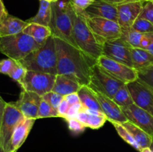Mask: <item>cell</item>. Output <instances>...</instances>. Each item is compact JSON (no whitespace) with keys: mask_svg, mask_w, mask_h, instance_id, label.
Returning <instances> with one entry per match:
<instances>
[{"mask_svg":"<svg viewBox=\"0 0 153 152\" xmlns=\"http://www.w3.org/2000/svg\"><path fill=\"white\" fill-rule=\"evenodd\" d=\"M58 58V75L74 79L82 86L89 85L91 68L96 61L86 56L78 48L53 37Z\"/></svg>","mask_w":153,"mask_h":152,"instance_id":"1","label":"cell"},{"mask_svg":"<svg viewBox=\"0 0 153 152\" xmlns=\"http://www.w3.org/2000/svg\"><path fill=\"white\" fill-rule=\"evenodd\" d=\"M27 70L58 75V58L53 36H50L41 46L19 61Z\"/></svg>","mask_w":153,"mask_h":152,"instance_id":"2","label":"cell"},{"mask_svg":"<svg viewBox=\"0 0 153 152\" xmlns=\"http://www.w3.org/2000/svg\"><path fill=\"white\" fill-rule=\"evenodd\" d=\"M73 37L76 46L88 58L97 62L102 55V45L99 43L94 37L84 15L73 10Z\"/></svg>","mask_w":153,"mask_h":152,"instance_id":"3","label":"cell"},{"mask_svg":"<svg viewBox=\"0 0 153 152\" xmlns=\"http://www.w3.org/2000/svg\"><path fill=\"white\" fill-rule=\"evenodd\" d=\"M52 19L51 23L52 36L76 46L73 37V8L69 0L52 2Z\"/></svg>","mask_w":153,"mask_h":152,"instance_id":"4","label":"cell"},{"mask_svg":"<svg viewBox=\"0 0 153 152\" xmlns=\"http://www.w3.org/2000/svg\"><path fill=\"white\" fill-rule=\"evenodd\" d=\"M41 46L24 32L0 37V52L16 61L25 58Z\"/></svg>","mask_w":153,"mask_h":152,"instance_id":"5","label":"cell"},{"mask_svg":"<svg viewBox=\"0 0 153 152\" xmlns=\"http://www.w3.org/2000/svg\"><path fill=\"white\" fill-rule=\"evenodd\" d=\"M124 84L126 83L111 75L97 63L91 66L88 85L91 89L112 99L118 89Z\"/></svg>","mask_w":153,"mask_h":152,"instance_id":"6","label":"cell"},{"mask_svg":"<svg viewBox=\"0 0 153 152\" xmlns=\"http://www.w3.org/2000/svg\"><path fill=\"white\" fill-rule=\"evenodd\" d=\"M85 18L88 27L101 45L106 42L117 40L122 36V28L117 22L100 17Z\"/></svg>","mask_w":153,"mask_h":152,"instance_id":"7","label":"cell"},{"mask_svg":"<svg viewBox=\"0 0 153 152\" xmlns=\"http://www.w3.org/2000/svg\"><path fill=\"white\" fill-rule=\"evenodd\" d=\"M25 119L22 113L11 103H7L0 127V145L5 152H8L10 139L15 128Z\"/></svg>","mask_w":153,"mask_h":152,"instance_id":"8","label":"cell"},{"mask_svg":"<svg viewBox=\"0 0 153 152\" xmlns=\"http://www.w3.org/2000/svg\"><path fill=\"white\" fill-rule=\"evenodd\" d=\"M55 77L56 75H55L28 70L19 85L22 90L35 92L43 96L52 90Z\"/></svg>","mask_w":153,"mask_h":152,"instance_id":"9","label":"cell"},{"mask_svg":"<svg viewBox=\"0 0 153 152\" xmlns=\"http://www.w3.org/2000/svg\"><path fill=\"white\" fill-rule=\"evenodd\" d=\"M97 63L111 75L126 84L138 79L137 71L135 69L110 59L104 55L100 56Z\"/></svg>","mask_w":153,"mask_h":152,"instance_id":"10","label":"cell"},{"mask_svg":"<svg viewBox=\"0 0 153 152\" xmlns=\"http://www.w3.org/2000/svg\"><path fill=\"white\" fill-rule=\"evenodd\" d=\"M131 47L122 38L105 43L102 45V55L110 59L132 67Z\"/></svg>","mask_w":153,"mask_h":152,"instance_id":"11","label":"cell"},{"mask_svg":"<svg viewBox=\"0 0 153 152\" xmlns=\"http://www.w3.org/2000/svg\"><path fill=\"white\" fill-rule=\"evenodd\" d=\"M134 104L153 116V91L140 80L126 83Z\"/></svg>","mask_w":153,"mask_h":152,"instance_id":"12","label":"cell"},{"mask_svg":"<svg viewBox=\"0 0 153 152\" xmlns=\"http://www.w3.org/2000/svg\"><path fill=\"white\" fill-rule=\"evenodd\" d=\"M146 2L143 0H133L117 5V22L122 30L128 31L140 16L143 6Z\"/></svg>","mask_w":153,"mask_h":152,"instance_id":"13","label":"cell"},{"mask_svg":"<svg viewBox=\"0 0 153 152\" xmlns=\"http://www.w3.org/2000/svg\"><path fill=\"white\" fill-rule=\"evenodd\" d=\"M127 119L137 127L153 136V116L136 104L121 107Z\"/></svg>","mask_w":153,"mask_h":152,"instance_id":"14","label":"cell"},{"mask_svg":"<svg viewBox=\"0 0 153 152\" xmlns=\"http://www.w3.org/2000/svg\"><path fill=\"white\" fill-rule=\"evenodd\" d=\"M41 100L42 96L38 94L22 90L19 95V99L16 102H13V104L22 113L25 118L37 119Z\"/></svg>","mask_w":153,"mask_h":152,"instance_id":"15","label":"cell"},{"mask_svg":"<svg viewBox=\"0 0 153 152\" xmlns=\"http://www.w3.org/2000/svg\"><path fill=\"white\" fill-rule=\"evenodd\" d=\"M85 17H100L117 22V5L102 0H95L83 13Z\"/></svg>","mask_w":153,"mask_h":152,"instance_id":"16","label":"cell"},{"mask_svg":"<svg viewBox=\"0 0 153 152\" xmlns=\"http://www.w3.org/2000/svg\"><path fill=\"white\" fill-rule=\"evenodd\" d=\"M93 90L95 92L97 100L101 106L102 112L107 118V120H108L110 122H120V123H123L128 121L126 116L121 110V107L118 106L113 101V99L94 89Z\"/></svg>","mask_w":153,"mask_h":152,"instance_id":"17","label":"cell"},{"mask_svg":"<svg viewBox=\"0 0 153 152\" xmlns=\"http://www.w3.org/2000/svg\"><path fill=\"white\" fill-rule=\"evenodd\" d=\"M36 119L25 118L15 128L10 142L8 152H17L26 140Z\"/></svg>","mask_w":153,"mask_h":152,"instance_id":"18","label":"cell"},{"mask_svg":"<svg viewBox=\"0 0 153 152\" xmlns=\"http://www.w3.org/2000/svg\"><path fill=\"white\" fill-rule=\"evenodd\" d=\"M76 119L80 121L86 128L94 130L102 128L107 121L104 113L85 108L77 115Z\"/></svg>","mask_w":153,"mask_h":152,"instance_id":"19","label":"cell"},{"mask_svg":"<svg viewBox=\"0 0 153 152\" xmlns=\"http://www.w3.org/2000/svg\"><path fill=\"white\" fill-rule=\"evenodd\" d=\"M81 86L82 85L74 79L63 75H57L52 91L63 96H66L70 94L77 92Z\"/></svg>","mask_w":153,"mask_h":152,"instance_id":"20","label":"cell"},{"mask_svg":"<svg viewBox=\"0 0 153 152\" xmlns=\"http://www.w3.org/2000/svg\"><path fill=\"white\" fill-rule=\"evenodd\" d=\"M28 24L27 21H23L8 14L7 17L0 22V37L13 35L22 32Z\"/></svg>","mask_w":153,"mask_h":152,"instance_id":"21","label":"cell"},{"mask_svg":"<svg viewBox=\"0 0 153 152\" xmlns=\"http://www.w3.org/2000/svg\"><path fill=\"white\" fill-rule=\"evenodd\" d=\"M52 19V4L47 0H40V6L37 14L28 19V23H36L50 27Z\"/></svg>","mask_w":153,"mask_h":152,"instance_id":"22","label":"cell"},{"mask_svg":"<svg viewBox=\"0 0 153 152\" xmlns=\"http://www.w3.org/2000/svg\"><path fill=\"white\" fill-rule=\"evenodd\" d=\"M131 60L133 68L140 70L153 65V54L142 48H131Z\"/></svg>","mask_w":153,"mask_h":152,"instance_id":"23","label":"cell"},{"mask_svg":"<svg viewBox=\"0 0 153 152\" xmlns=\"http://www.w3.org/2000/svg\"><path fill=\"white\" fill-rule=\"evenodd\" d=\"M80 103L85 109L97 110L103 113L94 91L88 85H83L77 92Z\"/></svg>","mask_w":153,"mask_h":152,"instance_id":"24","label":"cell"},{"mask_svg":"<svg viewBox=\"0 0 153 152\" xmlns=\"http://www.w3.org/2000/svg\"><path fill=\"white\" fill-rule=\"evenodd\" d=\"M122 125L131 134V135L132 136L134 139L137 143L139 147L140 148V150L142 148H144L150 147L152 140V136L149 135V134L145 132L143 130H142L141 128H140L129 121L123 122V123H122Z\"/></svg>","mask_w":153,"mask_h":152,"instance_id":"25","label":"cell"},{"mask_svg":"<svg viewBox=\"0 0 153 152\" xmlns=\"http://www.w3.org/2000/svg\"><path fill=\"white\" fill-rule=\"evenodd\" d=\"M22 32L32 37L37 43L40 45H43L46 41V40L52 35V29L50 27L44 26L36 23H28L24 28Z\"/></svg>","mask_w":153,"mask_h":152,"instance_id":"26","label":"cell"},{"mask_svg":"<svg viewBox=\"0 0 153 152\" xmlns=\"http://www.w3.org/2000/svg\"><path fill=\"white\" fill-rule=\"evenodd\" d=\"M112 99L120 107H127L134 104L126 84H124L118 89Z\"/></svg>","mask_w":153,"mask_h":152,"instance_id":"27","label":"cell"},{"mask_svg":"<svg viewBox=\"0 0 153 152\" xmlns=\"http://www.w3.org/2000/svg\"><path fill=\"white\" fill-rule=\"evenodd\" d=\"M145 34L137 32L132 29L125 31L123 30L120 38L125 40L131 48H140L141 41Z\"/></svg>","mask_w":153,"mask_h":152,"instance_id":"28","label":"cell"},{"mask_svg":"<svg viewBox=\"0 0 153 152\" xmlns=\"http://www.w3.org/2000/svg\"><path fill=\"white\" fill-rule=\"evenodd\" d=\"M111 123L113 125V126L114 127L115 130L117 131V134H119L120 137L124 141L128 143V145H130L131 146H132L134 149L140 151V148L139 147L137 143L136 142L135 140L134 139V138H133L132 136L131 135V134L128 132V130L122 125V123L116 122H111Z\"/></svg>","mask_w":153,"mask_h":152,"instance_id":"29","label":"cell"},{"mask_svg":"<svg viewBox=\"0 0 153 152\" xmlns=\"http://www.w3.org/2000/svg\"><path fill=\"white\" fill-rule=\"evenodd\" d=\"M52 117H58V110L53 108L47 101H46L42 98L40 106H39L38 113H37V119Z\"/></svg>","mask_w":153,"mask_h":152,"instance_id":"30","label":"cell"},{"mask_svg":"<svg viewBox=\"0 0 153 152\" xmlns=\"http://www.w3.org/2000/svg\"><path fill=\"white\" fill-rule=\"evenodd\" d=\"M131 29L142 34H153V25L150 22L143 18H137Z\"/></svg>","mask_w":153,"mask_h":152,"instance_id":"31","label":"cell"},{"mask_svg":"<svg viewBox=\"0 0 153 152\" xmlns=\"http://www.w3.org/2000/svg\"><path fill=\"white\" fill-rule=\"evenodd\" d=\"M138 80L153 88V65L146 68L137 70Z\"/></svg>","mask_w":153,"mask_h":152,"instance_id":"32","label":"cell"},{"mask_svg":"<svg viewBox=\"0 0 153 152\" xmlns=\"http://www.w3.org/2000/svg\"><path fill=\"white\" fill-rule=\"evenodd\" d=\"M27 71H28V70H27L19 62V61H16V65L13 67V69H12V71L10 72V75H9L8 76L10 78L13 79V80L17 82L19 84H20L21 82L22 81L23 78L25 77Z\"/></svg>","mask_w":153,"mask_h":152,"instance_id":"33","label":"cell"},{"mask_svg":"<svg viewBox=\"0 0 153 152\" xmlns=\"http://www.w3.org/2000/svg\"><path fill=\"white\" fill-rule=\"evenodd\" d=\"M42 98H43L45 101H47L53 108L56 109L57 110L58 106L60 105L61 101H62L63 99L64 98V96L57 93V92H53V91H50V92H47V93H46L45 95H43V96H42Z\"/></svg>","mask_w":153,"mask_h":152,"instance_id":"34","label":"cell"},{"mask_svg":"<svg viewBox=\"0 0 153 152\" xmlns=\"http://www.w3.org/2000/svg\"><path fill=\"white\" fill-rule=\"evenodd\" d=\"M94 1L95 0H69L72 8L77 13H83Z\"/></svg>","mask_w":153,"mask_h":152,"instance_id":"35","label":"cell"},{"mask_svg":"<svg viewBox=\"0 0 153 152\" xmlns=\"http://www.w3.org/2000/svg\"><path fill=\"white\" fill-rule=\"evenodd\" d=\"M139 17L146 19L153 25V0H149L144 3Z\"/></svg>","mask_w":153,"mask_h":152,"instance_id":"36","label":"cell"},{"mask_svg":"<svg viewBox=\"0 0 153 152\" xmlns=\"http://www.w3.org/2000/svg\"><path fill=\"white\" fill-rule=\"evenodd\" d=\"M66 121L68 124V128L70 131L75 134H79L84 132L86 128V127L76 118L67 119H66Z\"/></svg>","mask_w":153,"mask_h":152,"instance_id":"37","label":"cell"},{"mask_svg":"<svg viewBox=\"0 0 153 152\" xmlns=\"http://www.w3.org/2000/svg\"><path fill=\"white\" fill-rule=\"evenodd\" d=\"M16 63V61L11 58H7L0 61V73L9 75Z\"/></svg>","mask_w":153,"mask_h":152,"instance_id":"38","label":"cell"},{"mask_svg":"<svg viewBox=\"0 0 153 152\" xmlns=\"http://www.w3.org/2000/svg\"><path fill=\"white\" fill-rule=\"evenodd\" d=\"M83 106L81 103H78V104H73L71 105L69 108L68 112L67 113V116L64 118V119H72V118H76L77 116V115L83 110Z\"/></svg>","mask_w":153,"mask_h":152,"instance_id":"39","label":"cell"},{"mask_svg":"<svg viewBox=\"0 0 153 152\" xmlns=\"http://www.w3.org/2000/svg\"><path fill=\"white\" fill-rule=\"evenodd\" d=\"M70 107V104H69L68 102L66 101L65 98H64L63 101H61V104H60V105L58 106V109H57L58 113V117L64 119V118L66 117V116H67V112H68Z\"/></svg>","mask_w":153,"mask_h":152,"instance_id":"40","label":"cell"},{"mask_svg":"<svg viewBox=\"0 0 153 152\" xmlns=\"http://www.w3.org/2000/svg\"><path fill=\"white\" fill-rule=\"evenodd\" d=\"M66 101L68 102V104L70 106L73 105V104H78V103H80V99H79V95H78L77 92H75V93L70 94V95H67L66 96H64Z\"/></svg>","mask_w":153,"mask_h":152,"instance_id":"41","label":"cell"},{"mask_svg":"<svg viewBox=\"0 0 153 152\" xmlns=\"http://www.w3.org/2000/svg\"><path fill=\"white\" fill-rule=\"evenodd\" d=\"M152 41V34H144V36H143V40H142L141 41V46H140V48L144 49H147L148 47L150 46Z\"/></svg>","mask_w":153,"mask_h":152,"instance_id":"42","label":"cell"},{"mask_svg":"<svg viewBox=\"0 0 153 152\" xmlns=\"http://www.w3.org/2000/svg\"><path fill=\"white\" fill-rule=\"evenodd\" d=\"M7 15H8V13H7L2 1L0 0V22H1L4 18L7 17Z\"/></svg>","mask_w":153,"mask_h":152,"instance_id":"43","label":"cell"},{"mask_svg":"<svg viewBox=\"0 0 153 152\" xmlns=\"http://www.w3.org/2000/svg\"><path fill=\"white\" fill-rule=\"evenodd\" d=\"M6 105H7V102L3 100V98L0 96V127H1V120H2V116L4 114V109H5Z\"/></svg>","mask_w":153,"mask_h":152,"instance_id":"44","label":"cell"},{"mask_svg":"<svg viewBox=\"0 0 153 152\" xmlns=\"http://www.w3.org/2000/svg\"><path fill=\"white\" fill-rule=\"evenodd\" d=\"M102 1H106V2L111 3V4H117V5H118V4H122V3L133 1V0H102Z\"/></svg>","mask_w":153,"mask_h":152,"instance_id":"45","label":"cell"},{"mask_svg":"<svg viewBox=\"0 0 153 152\" xmlns=\"http://www.w3.org/2000/svg\"><path fill=\"white\" fill-rule=\"evenodd\" d=\"M152 43H151L150 46L148 47L147 50H149L151 53L153 54V34H152Z\"/></svg>","mask_w":153,"mask_h":152,"instance_id":"46","label":"cell"},{"mask_svg":"<svg viewBox=\"0 0 153 152\" xmlns=\"http://www.w3.org/2000/svg\"><path fill=\"white\" fill-rule=\"evenodd\" d=\"M140 152H152V151L150 149V148L149 147V148H142Z\"/></svg>","mask_w":153,"mask_h":152,"instance_id":"47","label":"cell"},{"mask_svg":"<svg viewBox=\"0 0 153 152\" xmlns=\"http://www.w3.org/2000/svg\"><path fill=\"white\" fill-rule=\"evenodd\" d=\"M152 143H151V145H150V149L151 150H152V151L153 152V136H152Z\"/></svg>","mask_w":153,"mask_h":152,"instance_id":"48","label":"cell"},{"mask_svg":"<svg viewBox=\"0 0 153 152\" xmlns=\"http://www.w3.org/2000/svg\"><path fill=\"white\" fill-rule=\"evenodd\" d=\"M0 152H5L4 151V149L2 148V147L1 146V145H0Z\"/></svg>","mask_w":153,"mask_h":152,"instance_id":"49","label":"cell"},{"mask_svg":"<svg viewBox=\"0 0 153 152\" xmlns=\"http://www.w3.org/2000/svg\"><path fill=\"white\" fill-rule=\"evenodd\" d=\"M59 0H51V2H55V1H58Z\"/></svg>","mask_w":153,"mask_h":152,"instance_id":"50","label":"cell"},{"mask_svg":"<svg viewBox=\"0 0 153 152\" xmlns=\"http://www.w3.org/2000/svg\"><path fill=\"white\" fill-rule=\"evenodd\" d=\"M143 1H149V0H143Z\"/></svg>","mask_w":153,"mask_h":152,"instance_id":"51","label":"cell"},{"mask_svg":"<svg viewBox=\"0 0 153 152\" xmlns=\"http://www.w3.org/2000/svg\"><path fill=\"white\" fill-rule=\"evenodd\" d=\"M151 88V89H152V90L153 91V88H152V87H150Z\"/></svg>","mask_w":153,"mask_h":152,"instance_id":"52","label":"cell"},{"mask_svg":"<svg viewBox=\"0 0 153 152\" xmlns=\"http://www.w3.org/2000/svg\"><path fill=\"white\" fill-rule=\"evenodd\" d=\"M47 1H51V0H47Z\"/></svg>","mask_w":153,"mask_h":152,"instance_id":"53","label":"cell"},{"mask_svg":"<svg viewBox=\"0 0 153 152\" xmlns=\"http://www.w3.org/2000/svg\"></svg>","mask_w":153,"mask_h":152,"instance_id":"54","label":"cell"}]
</instances>
